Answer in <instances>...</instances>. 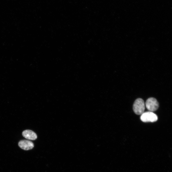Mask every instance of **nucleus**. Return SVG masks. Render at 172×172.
Returning <instances> with one entry per match:
<instances>
[{"label":"nucleus","instance_id":"nucleus-1","mask_svg":"<svg viewBox=\"0 0 172 172\" xmlns=\"http://www.w3.org/2000/svg\"><path fill=\"white\" fill-rule=\"evenodd\" d=\"M145 104L143 100L139 98L135 101L133 109L135 113L138 115H142L144 113L145 109Z\"/></svg>","mask_w":172,"mask_h":172},{"label":"nucleus","instance_id":"nucleus-2","mask_svg":"<svg viewBox=\"0 0 172 172\" xmlns=\"http://www.w3.org/2000/svg\"><path fill=\"white\" fill-rule=\"evenodd\" d=\"M141 120L144 122H153L158 120V117L156 114L153 112H148L144 113L141 116Z\"/></svg>","mask_w":172,"mask_h":172},{"label":"nucleus","instance_id":"nucleus-3","mask_svg":"<svg viewBox=\"0 0 172 172\" xmlns=\"http://www.w3.org/2000/svg\"><path fill=\"white\" fill-rule=\"evenodd\" d=\"M145 105L147 109L150 112H153L158 110L159 104L156 99L151 97L147 100Z\"/></svg>","mask_w":172,"mask_h":172},{"label":"nucleus","instance_id":"nucleus-4","mask_svg":"<svg viewBox=\"0 0 172 172\" xmlns=\"http://www.w3.org/2000/svg\"><path fill=\"white\" fill-rule=\"evenodd\" d=\"M18 145L21 149L26 151L31 150L34 147L33 143L27 140H22L20 141Z\"/></svg>","mask_w":172,"mask_h":172},{"label":"nucleus","instance_id":"nucleus-5","mask_svg":"<svg viewBox=\"0 0 172 172\" xmlns=\"http://www.w3.org/2000/svg\"><path fill=\"white\" fill-rule=\"evenodd\" d=\"M22 135L24 137L29 140H35L37 137L35 133L33 131L29 130L24 131Z\"/></svg>","mask_w":172,"mask_h":172}]
</instances>
